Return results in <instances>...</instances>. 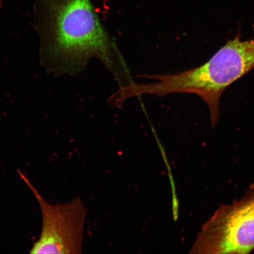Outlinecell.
<instances>
[{
	"label": "cell",
	"instance_id": "obj_1",
	"mask_svg": "<svg viewBox=\"0 0 254 254\" xmlns=\"http://www.w3.org/2000/svg\"><path fill=\"white\" fill-rule=\"evenodd\" d=\"M34 24L40 61L49 74L76 76L92 59L100 62L120 88L134 83L115 40L91 0H34Z\"/></svg>",
	"mask_w": 254,
	"mask_h": 254
},
{
	"label": "cell",
	"instance_id": "obj_2",
	"mask_svg": "<svg viewBox=\"0 0 254 254\" xmlns=\"http://www.w3.org/2000/svg\"><path fill=\"white\" fill-rule=\"evenodd\" d=\"M254 68V40L243 41L238 33L229 40L204 64L175 74L142 75L155 79L148 84H136L118 89L114 103L122 106L127 100L141 95L163 97L188 93L198 95L208 107L212 125L220 116V99L226 89Z\"/></svg>",
	"mask_w": 254,
	"mask_h": 254
},
{
	"label": "cell",
	"instance_id": "obj_3",
	"mask_svg": "<svg viewBox=\"0 0 254 254\" xmlns=\"http://www.w3.org/2000/svg\"><path fill=\"white\" fill-rule=\"evenodd\" d=\"M254 250V184L245 195L222 206L203 225L190 253L247 254Z\"/></svg>",
	"mask_w": 254,
	"mask_h": 254
},
{
	"label": "cell",
	"instance_id": "obj_4",
	"mask_svg": "<svg viewBox=\"0 0 254 254\" xmlns=\"http://www.w3.org/2000/svg\"><path fill=\"white\" fill-rule=\"evenodd\" d=\"M21 179L39 202L42 214V229L31 254H75L82 252L87 208L79 198L64 204H52L46 201L25 175Z\"/></svg>",
	"mask_w": 254,
	"mask_h": 254
},
{
	"label": "cell",
	"instance_id": "obj_5",
	"mask_svg": "<svg viewBox=\"0 0 254 254\" xmlns=\"http://www.w3.org/2000/svg\"><path fill=\"white\" fill-rule=\"evenodd\" d=\"M4 0H0V10H1L2 6L3 4V2H4Z\"/></svg>",
	"mask_w": 254,
	"mask_h": 254
}]
</instances>
